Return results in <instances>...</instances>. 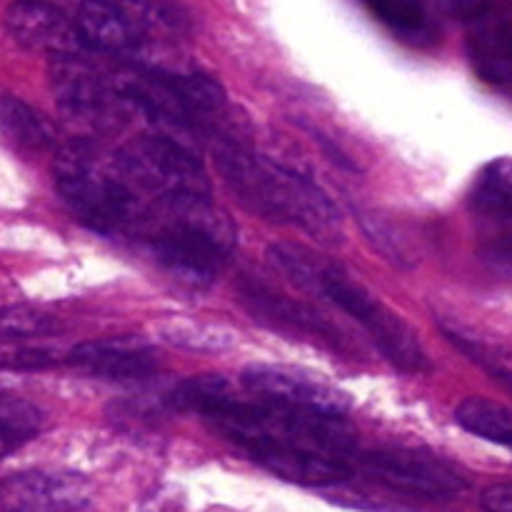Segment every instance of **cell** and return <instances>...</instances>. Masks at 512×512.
<instances>
[{"instance_id":"26","label":"cell","mask_w":512,"mask_h":512,"mask_svg":"<svg viewBox=\"0 0 512 512\" xmlns=\"http://www.w3.org/2000/svg\"><path fill=\"white\" fill-rule=\"evenodd\" d=\"M53 363H55L53 353H50V350H43V348L10 350V353H5V360H3L5 368H28V370L48 368V365H53Z\"/></svg>"},{"instance_id":"27","label":"cell","mask_w":512,"mask_h":512,"mask_svg":"<svg viewBox=\"0 0 512 512\" xmlns=\"http://www.w3.org/2000/svg\"><path fill=\"white\" fill-rule=\"evenodd\" d=\"M445 5H448L450 15H455L458 20L475 23L493 8V0H445Z\"/></svg>"},{"instance_id":"17","label":"cell","mask_w":512,"mask_h":512,"mask_svg":"<svg viewBox=\"0 0 512 512\" xmlns=\"http://www.w3.org/2000/svg\"><path fill=\"white\" fill-rule=\"evenodd\" d=\"M0 120H3V133L15 148L23 150H45L53 145L55 128L45 115L30 108L28 103L18 100L15 95L5 93L0 105Z\"/></svg>"},{"instance_id":"28","label":"cell","mask_w":512,"mask_h":512,"mask_svg":"<svg viewBox=\"0 0 512 512\" xmlns=\"http://www.w3.org/2000/svg\"><path fill=\"white\" fill-rule=\"evenodd\" d=\"M483 508L495 510V512H512V483L493 485L483 493Z\"/></svg>"},{"instance_id":"24","label":"cell","mask_w":512,"mask_h":512,"mask_svg":"<svg viewBox=\"0 0 512 512\" xmlns=\"http://www.w3.org/2000/svg\"><path fill=\"white\" fill-rule=\"evenodd\" d=\"M140 35H175L185 28V18L165 0H123Z\"/></svg>"},{"instance_id":"2","label":"cell","mask_w":512,"mask_h":512,"mask_svg":"<svg viewBox=\"0 0 512 512\" xmlns=\"http://www.w3.org/2000/svg\"><path fill=\"white\" fill-rule=\"evenodd\" d=\"M268 258L298 288L320 295L330 305L350 315L355 323L363 325L375 348L393 368L405 370V373H423L430 368L428 355L420 340L415 338L413 328L403 318H398L388 305L375 300L363 285L350 280V275L335 260L300 243H273L268 248Z\"/></svg>"},{"instance_id":"22","label":"cell","mask_w":512,"mask_h":512,"mask_svg":"<svg viewBox=\"0 0 512 512\" xmlns=\"http://www.w3.org/2000/svg\"><path fill=\"white\" fill-rule=\"evenodd\" d=\"M160 335L175 348L195 350V353H208V350H223L233 345V333L228 328L208 323H185V320H173L160 328Z\"/></svg>"},{"instance_id":"13","label":"cell","mask_w":512,"mask_h":512,"mask_svg":"<svg viewBox=\"0 0 512 512\" xmlns=\"http://www.w3.org/2000/svg\"><path fill=\"white\" fill-rule=\"evenodd\" d=\"M258 465H263L268 473L278 475L288 483L305 485V488H330L340 485L353 475V465L348 458L318 450L305 448H270L250 455Z\"/></svg>"},{"instance_id":"9","label":"cell","mask_w":512,"mask_h":512,"mask_svg":"<svg viewBox=\"0 0 512 512\" xmlns=\"http://www.w3.org/2000/svg\"><path fill=\"white\" fill-rule=\"evenodd\" d=\"M240 300L248 308V313L258 323H263L265 328H273L285 335H295V338L323 345L328 350H340V353L348 350V343L340 335V330L328 318H323L318 310L308 308V305L298 303V300L273 293V290L263 288V285H243Z\"/></svg>"},{"instance_id":"21","label":"cell","mask_w":512,"mask_h":512,"mask_svg":"<svg viewBox=\"0 0 512 512\" xmlns=\"http://www.w3.org/2000/svg\"><path fill=\"white\" fill-rule=\"evenodd\" d=\"M233 398L228 380L220 375H200V378H190L180 383L178 388L170 393V403L178 410H190V413H200L208 418L213 410L223 408L228 400Z\"/></svg>"},{"instance_id":"20","label":"cell","mask_w":512,"mask_h":512,"mask_svg":"<svg viewBox=\"0 0 512 512\" xmlns=\"http://www.w3.org/2000/svg\"><path fill=\"white\" fill-rule=\"evenodd\" d=\"M473 205L480 213H512V158H498L480 170L473 188Z\"/></svg>"},{"instance_id":"8","label":"cell","mask_w":512,"mask_h":512,"mask_svg":"<svg viewBox=\"0 0 512 512\" xmlns=\"http://www.w3.org/2000/svg\"><path fill=\"white\" fill-rule=\"evenodd\" d=\"M243 385L255 398L273 400L290 408L325 415H345L350 408V398L343 390L293 365L253 363L243 370Z\"/></svg>"},{"instance_id":"14","label":"cell","mask_w":512,"mask_h":512,"mask_svg":"<svg viewBox=\"0 0 512 512\" xmlns=\"http://www.w3.org/2000/svg\"><path fill=\"white\" fill-rule=\"evenodd\" d=\"M55 100L65 115L75 120H98L108 110L110 90L100 75L80 60V53L55 55L53 63Z\"/></svg>"},{"instance_id":"6","label":"cell","mask_w":512,"mask_h":512,"mask_svg":"<svg viewBox=\"0 0 512 512\" xmlns=\"http://www.w3.org/2000/svg\"><path fill=\"white\" fill-rule=\"evenodd\" d=\"M118 165L140 190L158 195L165 205L210 203V180L203 165L170 135H140L120 150Z\"/></svg>"},{"instance_id":"12","label":"cell","mask_w":512,"mask_h":512,"mask_svg":"<svg viewBox=\"0 0 512 512\" xmlns=\"http://www.w3.org/2000/svg\"><path fill=\"white\" fill-rule=\"evenodd\" d=\"M68 363L110 380L145 378L158 368L153 345L140 338H108L80 343L70 350Z\"/></svg>"},{"instance_id":"11","label":"cell","mask_w":512,"mask_h":512,"mask_svg":"<svg viewBox=\"0 0 512 512\" xmlns=\"http://www.w3.org/2000/svg\"><path fill=\"white\" fill-rule=\"evenodd\" d=\"M5 510H80L90 505L88 485L68 473L13 475L3 483Z\"/></svg>"},{"instance_id":"19","label":"cell","mask_w":512,"mask_h":512,"mask_svg":"<svg viewBox=\"0 0 512 512\" xmlns=\"http://www.w3.org/2000/svg\"><path fill=\"white\" fill-rule=\"evenodd\" d=\"M43 428V415L28 400L13 398L10 393L0 400V448L3 455H13L20 445L33 440Z\"/></svg>"},{"instance_id":"18","label":"cell","mask_w":512,"mask_h":512,"mask_svg":"<svg viewBox=\"0 0 512 512\" xmlns=\"http://www.w3.org/2000/svg\"><path fill=\"white\" fill-rule=\"evenodd\" d=\"M460 428L475 438L512 450V410L485 398H468L455 410Z\"/></svg>"},{"instance_id":"10","label":"cell","mask_w":512,"mask_h":512,"mask_svg":"<svg viewBox=\"0 0 512 512\" xmlns=\"http://www.w3.org/2000/svg\"><path fill=\"white\" fill-rule=\"evenodd\" d=\"M10 38L28 50H48L50 55H73L88 48L78 23H70L50 0H18L5 13Z\"/></svg>"},{"instance_id":"4","label":"cell","mask_w":512,"mask_h":512,"mask_svg":"<svg viewBox=\"0 0 512 512\" xmlns=\"http://www.w3.org/2000/svg\"><path fill=\"white\" fill-rule=\"evenodd\" d=\"M60 198L88 228L98 233H143L150 213L143 190L125 175L115 160L113 168L100 165L85 143H70L55 160Z\"/></svg>"},{"instance_id":"30","label":"cell","mask_w":512,"mask_h":512,"mask_svg":"<svg viewBox=\"0 0 512 512\" xmlns=\"http://www.w3.org/2000/svg\"><path fill=\"white\" fill-rule=\"evenodd\" d=\"M50 3H58V0H50Z\"/></svg>"},{"instance_id":"25","label":"cell","mask_w":512,"mask_h":512,"mask_svg":"<svg viewBox=\"0 0 512 512\" xmlns=\"http://www.w3.org/2000/svg\"><path fill=\"white\" fill-rule=\"evenodd\" d=\"M53 328L48 318H43L40 313L33 310H20V308H8L3 313V338L15 340V338H30V335H45Z\"/></svg>"},{"instance_id":"16","label":"cell","mask_w":512,"mask_h":512,"mask_svg":"<svg viewBox=\"0 0 512 512\" xmlns=\"http://www.w3.org/2000/svg\"><path fill=\"white\" fill-rule=\"evenodd\" d=\"M435 323L443 330L445 338L465 355V358L473 360L475 365L485 370L490 378L498 380L500 385L512 390V363L510 355L505 350H500L498 345L485 340L483 335H478L475 330H470L468 325L460 323V320L448 318V315H435Z\"/></svg>"},{"instance_id":"1","label":"cell","mask_w":512,"mask_h":512,"mask_svg":"<svg viewBox=\"0 0 512 512\" xmlns=\"http://www.w3.org/2000/svg\"><path fill=\"white\" fill-rule=\"evenodd\" d=\"M215 160L228 188L250 213L303 228L323 245H338L343 240L338 208L308 175L238 143H220Z\"/></svg>"},{"instance_id":"23","label":"cell","mask_w":512,"mask_h":512,"mask_svg":"<svg viewBox=\"0 0 512 512\" xmlns=\"http://www.w3.org/2000/svg\"><path fill=\"white\" fill-rule=\"evenodd\" d=\"M373 15L405 38H420L428 30L425 0H365Z\"/></svg>"},{"instance_id":"5","label":"cell","mask_w":512,"mask_h":512,"mask_svg":"<svg viewBox=\"0 0 512 512\" xmlns=\"http://www.w3.org/2000/svg\"><path fill=\"white\" fill-rule=\"evenodd\" d=\"M170 218L145 235L150 253L168 273L203 285L215 278L233 245V230L213 203L168 205Z\"/></svg>"},{"instance_id":"15","label":"cell","mask_w":512,"mask_h":512,"mask_svg":"<svg viewBox=\"0 0 512 512\" xmlns=\"http://www.w3.org/2000/svg\"><path fill=\"white\" fill-rule=\"evenodd\" d=\"M75 23L88 48L105 50V53L133 50L143 38L125 5L115 0H80Z\"/></svg>"},{"instance_id":"29","label":"cell","mask_w":512,"mask_h":512,"mask_svg":"<svg viewBox=\"0 0 512 512\" xmlns=\"http://www.w3.org/2000/svg\"><path fill=\"white\" fill-rule=\"evenodd\" d=\"M488 255L495 260V265H498V268L512 270V235L498 240V243L488 250Z\"/></svg>"},{"instance_id":"3","label":"cell","mask_w":512,"mask_h":512,"mask_svg":"<svg viewBox=\"0 0 512 512\" xmlns=\"http://www.w3.org/2000/svg\"><path fill=\"white\" fill-rule=\"evenodd\" d=\"M205 420L248 455L270 448H305L340 458L355 453V435L345 423V415L290 408L263 398H258V403L230 398Z\"/></svg>"},{"instance_id":"7","label":"cell","mask_w":512,"mask_h":512,"mask_svg":"<svg viewBox=\"0 0 512 512\" xmlns=\"http://www.w3.org/2000/svg\"><path fill=\"white\" fill-rule=\"evenodd\" d=\"M365 473L373 475L388 488L423 500H453L465 490V478L460 470L435 458L430 453L405 448L373 450L363 458Z\"/></svg>"}]
</instances>
